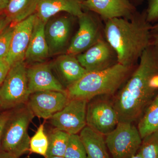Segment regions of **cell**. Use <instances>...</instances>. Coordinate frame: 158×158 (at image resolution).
I'll list each match as a JSON object with an SVG mask.
<instances>
[{
    "mask_svg": "<svg viewBox=\"0 0 158 158\" xmlns=\"http://www.w3.org/2000/svg\"><path fill=\"white\" fill-rule=\"evenodd\" d=\"M130 78L113 100L119 122L139 119L158 94V47L152 44L143 52Z\"/></svg>",
    "mask_w": 158,
    "mask_h": 158,
    "instance_id": "obj_1",
    "label": "cell"
},
{
    "mask_svg": "<svg viewBox=\"0 0 158 158\" xmlns=\"http://www.w3.org/2000/svg\"><path fill=\"white\" fill-rule=\"evenodd\" d=\"M152 25L146 19L145 11L131 19L118 18L106 20L105 34L116 53L117 63L131 67L152 44Z\"/></svg>",
    "mask_w": 158,
    "mask_h": 158,
    "instance_id": "obj_2",
    "label": "cell"
},
{
    "mask_svg": "<svg viewBox=\"0 0 158 158\" xmlns=\"http://www.w3.org/2000/svg\"><path fill=\"white\" fill-rule=\"evenodd\" d=\"M131 67L116 63L103 70L88 72L78 81L67 87L69 98L89 101L101 95H113L126 81Z\"/></svg>",
    "mask_w": 158,
    "mask_h": 158,
    "instance_id": "obj_3",
    "label": "cell"
},
{
    "mask_svg": "<svg viewBox=\"0 0 158 158\" xmlns=\"http://www.w3.org/2000/svg\"><path fill=\"white\" fill-rule=\"evenodd\" d=\"M9 113L2 133L1 150L20 158L29 151L28 127L34 115L27 106Z\"/></svg>",
    "mask_w": 158,
    "mask_h": 158,
    "instance_id": "obj_4",
    "label": "cell"
},
{
    "mask_svg": "<svg viewBox=\"0 0 158 158\" xmlns=\"http://www.w3.org/2000/svg\"><path fill=\"white\" fill-rule=\"evenodd\" d=\"M27 69L24 61L11 66L0 85V107L2 109H15L28 102L31 94L28 88Z\"/></svg>",
    "mask_w": 158,
    "mask_h": 158,
    "instance_id": "obj_5",
    "label": "cell"
},
{
    "mask_svg": "<svg viewBox=\"0 0 158 158\" xmlns=\"http://www.w3.org/2000/svg\"><path fill=\"white\" fill-rule=\"evenodd\" d=\"M107 147L113 158H131L141 147L142 138L133 123L119 122L115 129L106 135Z\"/></svg>",
    "mask_w": 158,
    "mask_h": 158,
    "instance_id": "obj_6",
    "label": "cell"
},
{
    "mask_svg": "<svg viewBox=\"0 0 158 158\" xmlns=\"http://www.w3.org/2000/svg\"><path fill=\"white\" fill-rule=\"evenodd\" d=\"M107 95H101L88 101L86 113L87 126L106 136L115 129L119 123L113 101Z\"/></svg>",
    "mask_w": 158,
    "mask_h": 158,
    "instance_id": "obj_7",
    "label": "cell"
},
{
    "mask_svg": "<svg viewBox=\"0 0 158 158\" xmlns=\"http://www.w3.org/2000/svg\"><path fill=\"white\" fill-rule=\"evenodd\" d=\"M88 101L71 99L61 111L50 118L52 125L69 135L77 134L87 126L86 113Z\"/></svg>",
    "mask_w": 158,
    "mask_h": 158,
    "instance_id": "obj_8",
    "label": "cell"
},
{
    "mask_svg": "<svg viewBox=\"0 0 158 158\" xmlns=\"http://www.w3.org/2000/svg\"><path fill=\"white\" fill-rule=\"evenodd\" d=\"M69 100L66 92L55 90L39 91L31 94L27 106L34 116L50 119L62 110Z\"/></svg>",
    "mask_w": 158,
    "mask_h": 158,
    "instance_id": "obj_9",
    "label": "cell"
},
{
    "mask_svg": "<svg viewBox=\"0 0 158 158\" xmlns=\"http://www.w3.org/2000/svg\"><path fill=\"white\" fill-rule=\"evenodd\" d=\"M79 29L66 51V54L77 56L91 47L99 40V31L95 20L84 13L79 16Z\"/></svg>",
    "mask_w": 158,
    "mask_h": 158,
    "instance_id": "obj_10",
    "label": "cell"
},
{
    "mask_svg": "<svg viewBox=\"0 0 158 158\" xmlns=\"http://www.w3.org/2000/svg\"><path fill=\"white\" fill-rule=\"evenodd\" d=\"M37 17L36 12L14 25L10 49L5 58L11 66L16 62L24 61Z\"/></svg>",
    "mask_w": 158,
    "mask_h": 158,
    "instance_id": "obj_11",
    "label": "cell"
},
{
    "mask_svg": "<svg viewBox=\"0 0 158 158\" xmlns=\"http://www.w3.org/2000/svg\"><path fill=\"white\" fill-rule=\"evenodd\" d=\"M71 29L70 18L62 16L49 19L44 27V34L50 56L60 55L66 50Z\"/></svg>",
    "mask_w": 158,
    "mask_h": 158,
    "instance_id": "obj_12",
    "label": "cell"
},
{
    "mask_svg": "<svg viewBox=\"0 0 158 158\" xmlns=\"http://www.w3.org/2000/svg\"><path fill=\"white\" fill-rule=\"evenodd\" d=\"M83 9L97 13L106 20L118 18L131 19L136 9L130 0H83Z\"/></svg>",
    "mask_w": 158,
    "mask_h": 158,
    "instance_id": "obj_13",
    "label": "cell"
},
{
    "mask_svg": "<svg viewBox=\"0 0 158 158\" xmlns=\"http://www.w3.org/2000/svg\"><path fill=\"white\" fill-rule=\"evenodd\" d=\"M27 76L31 94L48 90L66 92V89L54 75L50 65L45 62L36 63L27 68Z\"/></svg>",
    "mask_w": 158,
    "mask_h": 158,
    "instance_id": "obj_14",
    "label": "cell"
},
{
    "mask_svg": "<svg viewBox=\"0 0 158 158\" xmlns=\"http://www.w3.org/2000/svg\"><path fill=\"white\" fill-rule=\"evenodd\" d=\"M108 42L100 39L88 50L78 55L77 59L88 72L98 71L112 66L113 56Z\"/></svg>",
    "mask_w": 158,
    "mask_h": 158,
    "instance_id": "obj_15",
    "label": "cell"
},
{
    "mask_svg": "<svg viewBox=\"0 0 158 158\" xmlns=\"http://www.w3.org/2000/svg\"><path fill=\"white\" fill-rule=\"evenodd\" d=\"M83 0H39L37 7V17L46 23L51 18L59 12H65L79 17L84 13Z\"/></svg>",
    "mask_w": 158,
    "mask_h": 158,
    "instance_id": "obj_16",
    "label": "cell"
},
{
    "mask_svg": "<svg viewBox=\"0 0 158 158\" xmlns=\"http://www.w3.org/2000/svg\"><path fill=\"white\" fill-rule=\"evenodd\" d=\"M45 24L37 15L24 61L33 64L41 63L50 56L44 34Z\"/></svg>",
    "mask_w": 158,
    "mask_h": 158,
    "instance_id": "obj_17",
    "label": "cell"
},
{
    "mask_svg": "<svg viewBox=\"0 0 158 158\" xmlns=\"http://www.w3.org/2000/svg\"><path fill=\"white\" fill-rule=\"evenodd\" d=\"M57 70L67 85V87L78 81L88 72L73 55L65 53L57 58Z\"/></svg>",
    "mask_w": 158,
    "mask_h": 158,
    "instance_id": "obj_18",
    "label": "cell"
},
{
    "mask_svg": "<svg viewBox=\"0 0 158 158\" xmlns=\"http://www.w3.org/2000/svg\"><path fill=\"white\" fill-rule=\"evenodd\" d=\"M87 158H110L104 135L86 126L80 132Z\"/></svg>",
    "mask_w": 158,
    "mask_h": 158,
    "instance_id": "obj_19",
    "label": "cell"
},
{
    "mask_svg": "<svg viewBox=\"0 0 158 158\" xmlns=\"http://www.w3.org/2000/svg\"><path fill=\"white\" fill-rule=\"evenodd\" d=\"M39 0H9L4 11L11 24L15 25L37 11Z\"/></svg>",
    "mask_w": 158,
    "mask_h": 158,
    "instance_id": "obj_20",
    "label": "cell"
},
{
    "mask_svg": "<svg viewBox=\"0 0 158 158\" xmlns=\"http://www.w3.org/2000/svg\"><path fill=\"white\" fill-rule=\"evenodd\" d=\"M139 119L137 128L142 139L158 131V94Z\"/></svg>",
    "mask_w": 158,
    "mask_h": 158,
    "instance_id": "obj_21",
    "label": "cell"
},
{
    "mask_svg": "<svg viewBox=\"0 0 158 158\" xmlns=\"http://www.w3.org/2000/svg\"><path fill=\"white\" fill-rule=\"evenodd\" d=\"M70 135L56 128L48 136V146L46 156L64 157Z\"/></svg>",
    "mask_w": 158,
    "mask_h": 158,
    "instance_id": "obj_22",
    "label": "cell"
},
{
    "mask_svg": "<svg viewBox=\"0 0 158 158\" xmlns=\"http://www.w3.org/2000/svg\"><path fill=\"white\" fill-rule=\"evenodd\" d=\"M44 124L40 125L36 133L31 138L29 151L45 157L48 148V139L44 132Z\"/></svg>",
    "mask_w": 158,
    "mask_h": 158,
    "instance_id": "obj_23",
    "label": "cell"
},
{
    "mask_svg": "<svg viewBox=\"0 0 158 158\" xmlns=\"http://www.w3.org/2000/svg\"><path fill=\"white\" fill-rule=\"evenodd\" d=\"M138 153L143 158H158V131L142 139Z\"/></svg>",
    "mask_w": 158,
    "mask_h": 158,
    "instance_id": "obj_24",
    "label": "cell"
},
{
    "mask_svg": "<svg viewBox=\"0 0 158 158\" xmlns=\"http://www.w3.org/2000/svg\"><path fill=\"white\" fill-rule=\"evenodd\" d=\"M64 157L65 158H87L85 145L79 135H70Z\"/></svg>",
    "mask_w": 158,
    "mask_h": 158,
    "instance_id": "obj_25",
    "label": "cell"
},
{
    "mask_svg": "<svg viewBox=\"0 0 158 158\" xmlns=\"http://www.w3.org/2000/svg\"><path fill=\"white\" fill-rule=\"evenodd\" d=\"M14 29L10 23L0 34V59H5L9 53Z\"/></svg>",
    "mask_w": 158,
    "mask_h": 158,
    "instance_id": "obj_26",
    "label": "cell"
},
{
    "mask_svg": "<svg viewBox=\"0 0 158 158\" xmlns=\"http://www.w3.org/2000/svg\"><path fill=\"white\" fill-rule=\"evenodd\" d=\"M146 19L148 23L156 22L158 20V0H148L145 10Z\"/></svg>",
    "mask_w": 158,
    "mask_h": 158,
    "instance_id": "obj_27",
    "label": "cell"
},
{
    "mask_svg": "<svg viewBox=\"0 0 158 158\" xmlns=\"http://www.w3.org/2000/svg\"><path fill=\"white\" fill-rule=\"evenodd\" d=\"M11 66L6 59H0V85L6 79Z\"/></svg>",
    "mask_w": 158,
    "mask_h": 158,
    "instance_id": "obj_28",
    "label": "cell"
},
{
    "mask_svg": "<svg viewBox=\"0 0 158 158\" xmlns=\"http://www.w3.org/2000/svg\"><path fill=\"white\" fill-rule=\"evenodd\" d=\"M9 113L3 112L0 113V152L1 150V142H2V133L5 123L9 116Z\"/></svg>",
    "mask_w": 158,
    "mask_h": 158,
    "instance_id": "obj_29",
    "label": "cell"
},
{
    "mask_svg": "<svg viewBox=\"0 0 158 158\" xmlns=\"http://www.w3.org/2000/svg\"><path fill=\"white\" fill-rule=\"evenodd\" d=\"M0 158H20L11 155L9 153L1 150L0 152Z\"/></svg>",
    "mask_w": 158,
    "mask_h": 158,
    "instance_id": "obj_30",
    "label": "cell"
},
{
    "mask_svg": "<svg viewBox=\"0 0 158 158\" xmlns=\"http://www.w3.org/2000/svg\"><path fill=\"white\" fill-rule=\"evenodd\" d=\"M9 0H0V10L4 11L9 3Z\"/></svg>",
    "mask_w": 158,
    "mask_h": 158,
    "instance_id": "obj_31",
    "label": "cell"
},
{
    "mask_svg": "<svg viewBox=\"0 0 158 158\" xmlns=\"http://www.w3.org/2000/svg\"><path fill=\"white\" fill-rule=\"evenodd\" d=\"M152 44H155L158 47V33H152Z\"/></svg>",
    "mask_w": 158,
    "mask_h": 158,
    "instance_id": "obj_32",
    "label": "cell"
},
{
    "mask_svg": "<svg viewBox=\"0 0 158 158\" xmlns=\"http://www.w3.org/2000/svg\"><path fill=\"white\" fill-rule=\"evenodd\" d=\"M152 33H158V20L156 22L155 24L152 25Z\"/></svg>",
    "mask_w": 158,
    "mask_h": 158,
    "instance_id": "obj_33",
    "label": "cell"
},
{
    "mask_svg": "<svg viewBox=\"0 0 158 158\" xmlns=\"http://www.w3.org/2000/svg\"><path fill=\"white\" fill-rule=\"evenodd\" d=\"M44 158H65L63 156H46Z\"/></svg>",
    "mask_w": 158,
    "mask_h": 158,
    "instance_id": "obj_34",
    "label": "cell"
},
{
    "mask_svg": "<svg viewBox=\"0 0 158 158\" xmlns=\"http://www.w3.org/2000/svg\"><path fill=\"white\" fill-rule=\"evenodd\" d=\"M131 158H143V157L140 154L137 153V154H136L134 156H133Z\"/></svg>",
    "mask_w": 158,
    "mask_h": 158,
    "instance_id": "obj_35",
    "label": "cell"
},
{
    "mask_svg": "<svg viewBox=\"0 0 158 158\" xmlns=\"http://www.w3.org/2000/svg\"><path fill=\"white\" fill-rule=\"evenodd\" d=\"M131 2V0H130ZM131 1H134L136 3H138V4H140L143 2V0H131Z\"/></svg>",
    "mask_w": 158,
    "mask_h": 158,
    "instance_id": "obj_36",
    "label": "cell"
},
{
    "mask_svg": "<svg viewBox=\"0 0 158 158\" xmlns=\"http://www.w3.org/2000/svg\"><path fill=\"white\" fill-rule=\"evenodd\" d=\"M3 12H4V11H2V10H0V14H1V13H2Z\"/></svg>",
    "mask_w": 158,
    "mask_h": 158,
    "instance_id": "obj_37",
    "label": "cell"
},
{
    "mask_svg": "<svg viewBox=\"0 0 158 158\" xmlns=\"http://www.w3.org/2000/svg\"><path fill=\"white\" fill-rule=\"evenodd\" d=\"M0 20H1V19H0Z\"/></svg>",
    "mask_w": 158,
    "mask_h": 158,
    "instance_id": "obj_38",
    "label": "cell"
},
{
    "mask_svg": "<svg viewBox=\"0 0 158 158\" xmlns=\"http://www.w3.org/2000/svg\"></svg>",
    "mask_w": 158,
    "mask_h": 158,
    "instance_id": "obj_39",
    "label": "cell"
}]
</instances>
